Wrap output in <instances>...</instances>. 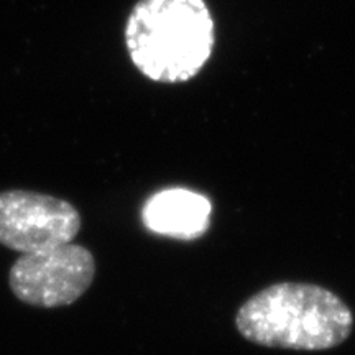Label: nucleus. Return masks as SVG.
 Segmentation results:
<instances>
[{
  "label": "nucleus",
  "instance_id": "3",
  "mask_svg": "<svg viewBox=\"0 0 355 355\" xmlns=\"http://www.w3.org/2000/svg\"><path fill=\"white\" fill-rule=\"evenodd\" d=\"M94 277V255L86 247L69 242L21 254L12 265L8 285L21 303L50 309L78 301Z\"/></svg>",
  "mask_w": 355,
  "mask_h": 355
},
{
  "label": "nucleus",
  "instance_id": "2",
  "mask_svg": "<svg viewBox=\"0 0 355 355\" xmlns=\"http://www.w3.org/2000/svg\"><path fill=\"white\" fill-rule=\"evenodd\" d=\"M235 327L261 347L314 352L343 345L352 334L354 314L327 288L283 282L248 298L235 314Z\"/></svg>",
  "mask_w": 355,
  "mask_h": 355
},
{
  "label": "nucleus",
  "instance_id": "4",
  "mask_svg": "<svg viewBox=\"0 0 355 355\" xmlns=\"http://www.w3.org/2000/svg\"><path fill=\"white\" fill-rule=\"evenodd\" d=\"M81 216L73 204L25 189L0 193V243L20 254L74 241Z\"/></svg>",
  "mask_w": 355,
  "mask_h": 355
},
{
  "label": "nucleus",
  "instance_id": "1",
  "mask_svg": "<svg viewBox=\"0 0 355 355\" xmlns=\"http://www.w3.org/2000/svg\"><path fill=\"white\" fill-rule=\"evenodd\" d=\"M123 42L148 81L188 83L211 61L216 21L206 0H139L127 17Z\"/></svg>",
  "mask_w": 355,
  "mask_h": 355
},
{
  "label": "nucleus",
  "instance_id": "5",
  "mask_svg": "<svg viewBox=\"0 0 355 355\" xmlns=\"http://www.w3.org/2000/svg\"><path fill=\"white\" fill-rule=\"evenodd\" d=\"M211 202L188 189H168L146 202L145 225L155 234L194 239L209 227Z\"/></svg>",
  "mask_w": 355,
  "mask_h": 355
}]
</instances>
